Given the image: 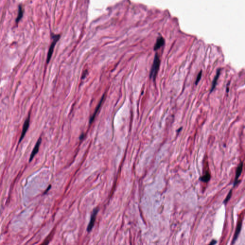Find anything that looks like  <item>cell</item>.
I'll return each instance as SVG.
<instances>
[{"label":"cell","mask_w":245,"mask_h":245,"mask_svg":"<svg viewBox=\"0 0 245 245\" xmlns=\"http://www.w3.org/2000/svg\"><path fill=\"white\" fill-rule=\"evenodd\" d=\"M160 65H161V60L159 59L158 53H156L154 57V61L152 66L151 71L150 73V79H152L153 80H155V79H156Z\"/></svg>","instance_id":"cell-1"},{"label":"cell","mask_w":245,"mask_h":245,"mask_svg":"<svg viewBox=\"0 0 245 245\" xmlns=\"http://www.w3.org/2000/svg\"><path fill=\"white\" fill-rule=\"evenodd\" d=\"M52 38H53V41H52V43L51 44L50 48H49V51L48 52V56H47V59H46L47 64H48V63L51 60V58L52 57V54H53V51H54L55 46L56 43H57V41L60 38V35H52Z\"/></svg>","instance_id":"cell-2"},{"label":"cell","mask_w":245,"mask_h":245,"mask_svg":"<svg viewBox=\"0 0 245 245\" xmlns=\"http://www.w3.org/2000/svg\"><path fill=\"white\" fill-rule=\"evenodd\" d=\"M30 113L29 114L28 116H27V118L25 120V122L24 123L23 127V129H22V133L21 135L20 138H19V144L21 143V142L22 141V140L25 137V135L26 134V132L28 129L29 127V124H30Z\"/></svg>","instance_id":"cell-3"},{"label":"cell","mask_w":245,"mask_h":245,"mask_svg":"<svg viewBox=\"0 0 245 245\" xmlns=\"http://www.w3.org/2000/svg\"><path fill=\"white\" fill-rule=\"evenodd\" d=\"M41 142H42V138H40L37 140V143L35 144V146L34 148L33 149L31 155H30V158H29V162H31L33 160V158H34L35 156L36 155V154L38 153L39 151V149L40 146L41 145Z\"/></svg>","instance_id":"cell-4"},{"label":"cell","mask_w":245,"mask_h":245,"mask_svg":"<svg viewBox=\"0 0 245 245\" xmlns=\"http://www.w3.org/2000/svg\"><path fill=\"white\" fill-rule=\"evenodd\" d=\"M105 99V94H104L102 98H101V100H100L99 102V104H98V105L97 106L96 110L94 111V113H93V115H92L91 117V118H90V124H91L93 122V121H94V119H95L96 116L97 114L98 113V111H99V109H100V108H101V106H102V102H104Z\"/></svg>","instance_id":"cell-5"},{"label":"cell","mask_w":245,"mask_h":245,"mask_svg":"<svg viewBox=\"0 0 245 245\" xmlns=\"http://www.w3.org/2000/svg\"><path fill=\"white\" fill-rule=\"evenodd\" d=\"M98 212V209H95L93 210V214L91 216V220H90V223L89 224L87 228V231L88 232H90L91 231V229L93 228V227L94 226V223H95V221H96V217L97 214Z\"/></svg>","instance_id":"cell-6"},{"label":"cell","mask_w":245,"mask_h":245,"mask_svg":"<svg viewBox=\"0 0 245 245\" xmlns=\"http://www.w3.org/2000/svg\"><path fill=\"white\" fill-rule=\"evenodd\" d=\"M243 167V162L241 161L238 167H237V170H236V177H235V179L234 187L236 185H237V184L238 183V179H239L240 176L241 175V173H242Z\"/></svg>","instance_id":"cell-7"},{"label":"cell","mask_w":245,"mask_h":245,"mask_svg":"<svg viewBox=\"0 0 245 245\" xmlns=\"http://www.w3.org/2000/svg\"><path fill=\"white\" fill-rule=\"evenodd\" d=\"M164 44H165V40L162 37H160L159 38H158L154 46V51H157L159 49L161 46H163Z\"/></svg>","instance_id":"cell-8"},{"label":"cell","mask_w":245,"mask_h":245,"mask_svg":"<svg viewBox=\"0 0 245 245\" xmlns=\"http://www.w3.org/2000/svg\"><path fill=\"white\" fill-rule=\"evenodd\" d=\"M220 72L221 69H218V70H217V74L215 75V78H214V80L212 81V85L211 90H210V91H211V92H212V91H214L215 88V86H216V85H217V80H218L219 76H220Z\"/></svg>","instance_id":"cell-9"},{"label":"cell","mask_w":245,"mask_h":245,"mask_svg":"<svg viewBox=\"0 0 245 245\" xmlns=\"http://www.w3.org/2000/svg\"><path fill=\"white\" fill-rule=\"evenodd\" d=\"M242 221H240L238 223V225L237 226V229H236V232H235V234L234 236V238H233V242L232 244H234L236 241V240L237 238L238 235L239 234L241 231V227H242Z\"/></svg>","instance_id":"cell-10"},{"label":"cell","mask_w":245,"mask_h":245,"mask_svg":"<svg viewBox=\"0 0 245 245\" xmlns=\"http://www.w3.org/2000/svg\"><path fill=\"white\" fill-rule=\"evenodd\" d=\"M24 15V9L22 7V6H19V8H18V12L17 17L16 18V23L18 24V23L21 20V19H22V17H23Z\"/></svg>","instance_id":"cell-11"},{"label":"cell","mask_w":245,"mask_h":245,"mask_svg":"<svg viewBox=\"0 0 245 245\" xmlns=\"http://www.w3.org/2000/svg\"><path fill=\"white\" fill-rule=\"evenodd\" d=\"M211 178V175H210V173L208 172H206V174L201 177L200 178L201 181L204 182V183H207L208 181H209Z\"/></svg>","instance_id":"cell-12"},{"label":"cell","mask_w":245,"mask_h":245,"mask_svg":"<svg viewBox=\"0 0 245 245\" xmlns=\"http://www.w3.org/2000/svg\"><path fill=\"white\" fill-rule=\"evenodd\" d=\"M232 194V189L231 190L229 191L228 194V195L226 196V198L225 199V200L224 201V203H228V201H229V200H230V198L231 197Z\"/></svg>","instance_id":"cell-13"},{"label":"cell","mask_w":245,"mask_h":245,"mask_svg":"<svg viewBox=\"0 0 245 245\" xmlns=\"http://www.w3.org/2000/svg\"><path fill=\"white\" fill-rule=\"evenodd\" d=\"M201 74H202V71H201L200 72H199L198 74L196 80H195V84H197L198 82H199V81L200 80L201 77Z\"/></svg>","instance_id":"cell-14"},{"label":"cell","mask_w":245,"mask_h":245,"mask_svg":"<svg viewBox=\"0 0 245 245\" xmlns=\"http://www.w3.org/2000/svg\"><path fill=\"white\" fill-rule=\"evenodd\" d=\"M51 185H49V187H48L47 188V189H46V190L45 191V192H44V194H45V193H47V192H48V191H49V190L51 189Z\"/></svg>","instance_id":"cell-15"},{"label":"cell","mask_w":245,"mask_h":245,"mask_svg":"<svg viewBox=\"0 0 245 245\" xmlns=\"http://www.w3.org/2000/svg\"><path fill=\"white\" fill-rule=\"evenodd\" d=\"M217 241L216 240H213L211 243H210V245H214V244H216L217 243Z\"/></svg>","instance_id":"cell-16"}]
</instances>
